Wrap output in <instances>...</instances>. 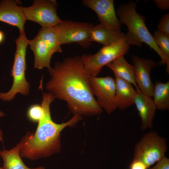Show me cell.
<instances>
[{"label": "cell", "mask_w": 169, "mask_h": 169, "mask_svg": "<svg viewBox=\"0 0 169 169\" xmlns=\"http://www.w3.org/2000/svg\"><path fill=\"white\" fill-rule=\"evenodd\" d=\"M50 77L46 90L56 98L65 101L73 113L81 116L98 115L102 112L91 91V76L85 68L81 56L57 61L48 69Z\"/></svg>", "instance_id": "1"}, {"label": "cell", "mask_w": 169, "mask_h": 169, "mask_svg": "<svg viewBox=\"0 0 169 169\" xmlns=\"http://www.w3.org/2000/svg\"><path fill=\"white\" fill-rule=\"evenodd\" d=\"M56 98L50 93L43 95L41 105L44 115L38 123L33 134L27 132L19 143L21 157L30 160L49 157L60 150V135L61 131L68 126L75 125L82 119L81 115L74 114L65 123L57 124L51 119L50 105Z\"/></svg>", "instance_id": "2"}, {"label": "cell", "mask_w": 169, "mask_h": 169, "mask_svg": "<svg viewBox=\"0 0 169 169\" xmlns=\"http://www.w3.org/2000/svg\"><path fill=\"white\" fill-rule=\"evenodd\" d=\"M136 4L134 1L122 3L118 6L116 14L121 23L126 25L128 31L125 34L128 44L141 47L145 43L154 50L161 58L159 65L166 64V71L169 73V59L164 55L156 44L153 36L146 25L145 17L137 13Z\"/></svg>", "instance_id": "3"}, {"label": "cell", "mask_w": 169, "mask_h": 169, "mask_svg": "<svg viewBox=\"0 0 169 169\" xmlns=\"http://www.w3.org/2000/svg\"><path fill=\"white\" fill-rule=\"evenodd\" d=\"M29 41L25 35V32L20 33L18 37L15 40L16 50L11 72L13 79V84L9 91L0 93V100L10 101L14 99L18 93L24 95L29 94L30 84L26 80L25 72L26 69V51Z\"/></svg>", "instance_id": "4"}, {"label": "cell", "mask_w": 169, "mask_h": 169, "mask_svg": "<svg viewBox=\"0 0 169 169\" xmlns=\"http://www.w3.org/2000/svg\"><path fill=\"white\" fill-rule=\"evenodd\" d=\"M130 45L125 36L109 45L103 46L94 54H84L81 58L85 68L92 76H96L105 65L128 52Z\"/></svg>", "instance_id": "5"}, {"label": "cell", "mask_w": 169, "mask_h": 169, "mask_svg": "<svg viewBox=\"0 0 169 169\" xmlns=\"http://www.w3.org/2000/svg\"><path fill=\"white\" fill-rule=\"evenodd\" d=\"M167 149L166 139L155 131H150L136 144L133 159L141 161L149 168L165 156Z\"/></svg>", "instance_id": "6"}, {"label": "cell", "mask_w": 169, "mask_h": 169, "mask_svg": "<svg viewBox=\"0 0 169 169\" xmlns=\"http://www.w3.org/2000/svg\"><path fill=\"white\" fill-rule=\"evenodd\" d=\"M92 23L65 20L53 27L60 45L72 43L87 48L91 44L90 39Z\"/></svg>", "instance_id": "7"}, {"label": "cell", "mask_w": 169, "mask_h": 169, "mask_svg": "<svg viewBox=\"0 0 169 169\" xmlns=\"http://www.w3.org/2000/svg\"><path fill=\"white\" fill-rule=\"evenodd\" d=\"M57 3L54 0H35L32 5L21 7L26 20L36 22L43 28L54 26L62 21L57 13Z\"/></svg>", "instance_id": "8"}, {"label": "cell", "mask_w": 169, "mask_h": 169, "mask_svg": "<svg viewBox=\"0 0 169 169\" xmlns=\"http://www.w3.org/2000/svg\"><path fill=\"white\" fill-rule=\"evenodd\" d=\"M90 83L92 93L96 97V100L99 106L108 114L115 111L117 108L115 79L110 76H91Z\"/></svg>", "instance_id": "9"}, {"label": "cell", "mask_w": 169, "mask_h": 169, "mask_svg": "<svg viewBox=\"0 0 169 169\" xmlns=\"http://www.w3.org/2000/svg\"><path fill=\"white\" fill-rule=\"evenodd\" d=\"M83 3L96 13L100 24L105 28L120 31L121 23L118 19L113 0H84Z\"/></svg>", "instance_id": "10"}, {"label": "cell", "mask_w": 169, "mask_h": 169, "mask_svg": "<svg viewBox=\"0 0 169 169\" xmlns=\"http://www.w3.org/2000/svg\"><path fill=\"white\" fill-rule=\"evenodd\" d=\"M29 45L34 55V67L39 69L50 68L51 59L53 54L62 52V49L37 34L33 39L29 40Z\"/></svg>", "instance_id": "11"}, {"label": "cell", "mask_w": 169, "mask_h": 169, "mask_svg": "<svg viewBox=\"0 0 169 169\" xmlns=\"http://www.w3.org/2000/svg\"><path fill=\"white\" fill-rule=\"evenodd\" d=\"M135 78L137 84L141 92L152 97L154 84L150 77L152 69L157 65L150 59L140 58L136 56L132 57Z\"/></svg>", "instance_id": "12"}, {"label": "cell", "mask_w": 169, "mask_h": 169, "mask_svg": "<svg viewBox=\"0 0 169 169\" xmlns=\"http://www.w3.org/2000/svg\"><path fill=\"white\" fill-rule=\"evenodd\" d=\"M26 18L21 7L12 0H3L0 3V21L17 27L20 33L24 32Z\"/></svg>", "instance_id": "13"}, {"label": "cell", "mask_w": 169, "mask_h": 169, "mask_svg": "<svg viewBox=\"0 0 169 169\" xmlns=\"http://www.w3.org/2000/svg\"><path fill=\"white\" fill-rule=\"evenodd\" d=\"M134 104L141 120V130L151 128L156 110L152 98L145 95L140 90H136Z\"/></svg>", "instance_id": "14"}, {"label": "cell", "mask_w": 169, "mask_h": 169, "mask_svg": "<svg viewBox=\"0 0 169 169\" xmlns=\"http://www.w3.org/2000/svg\"><path fill=\"white\" fill-rule=\"evenodd\" d=\"M115 100L117 108L123 110L134 104L136 94L132 84L115 76Z\"/></svg>", "instance_id": "15"}, {"label": "cell", "mask_w": 169, "mask_h": 169, "mask_svg": "<svg viewBox=\"0 0 169 169\" xmlns=\"http://www.w3.org/2000/svg\"><path fill=\"white\" fill-rule=\"evenodd\" d=\"M106 66L112 71L115 76L133 84L136 90H140L136 81L134 67L127 62L124 56L119 57Z\"/></svg>", "instance_id": "16"}, {"label": "cell", "mask_w": 169, "mask_h": 169, "mask_svg": "<svg viewBox=\"0 0 169 169\" xmlns=\"http://www.w3.org/2000/svg\"><path fill=\"white\" fill-rule=\"evenodd\" d=\"M125 36L120 31L107 29L100 23L94 25L90 33L91 42L100 43L103 46L110 45Z\"/></svg>", "instance_id": "17"}, {"label": "cell", "mask_w": 169, "mask_h": 169, "mask_svg": "<svg viewBox=\"0 0 169 169\" xmlns=\"http://www.w3.org/2000/svg\"><path fill=\"white\" fill-rule=\"evenodd\" d=\"M0 156L3 161V169H45L44 166L34 168L27 167L21 158L19 143L10 150L0 151Z\"/></svg>", "instance_id": "18"}, {"label": "cell", "mask_w": 169, "mask_h": 169, "mask_svg": "<svg viewBox=\"0 0 169 169\" xmlns=\"http://www.w3.org/2000/svg\"><path fill=\"white\" fill-rule=\"evenodd\" d=\"M156 109L161 110L169 109V81L163 83L156 82L153 86L152 97Z\"/></svg>", "instance_id": "19"}, {"label": "cell", "mask_w": 169, "mask_h": 169, "mask_svg": "<svg viewBox=\"0 0 169 169\" xmlns=\"http://www.w3.org/2000/svg\"><path fill=\"white\" fill-rule=\"evenodd\" d=\"M153 36L157 45L169 59V35L158 30Z\"/></svg>", "instance_id": "20"}, {"label": "cell", "mask_w": 169, "mask_h": 169, "mask_svg": "<svg viewBox=\"0 0 169 169\" xmlns=\"http://www.w3.org/2000/svg\"><path fill=\"white\" fill-rule=\"evenodd\" d=\"M44 111L41 105L34 104L28 108L27 116L30 121L33 123H38L43 117Z\"/></svg>", "instance_id": "21"}, {"label": "cell", "mask_w": 169, "mask_h": 169, "mask_svg": "<svg viewBox=\"0 0 169 169\" xmlns=\"http://www.w3.org/2000/svg\"><path fill=\"white\" fill-rule=\"evenodd\" d=\"M158 30L169 35V14H165L157 25Z\"/></svg>", "instance_id": "22"}, {"label": "cell", "mask_w": 169, "mask_h": 169, "mask_svg": "<svg viewBox=\"0 0 169 169\" xmlns=\"http://www.w3.org/2000/svg\"><path fill=\"white\" fill-rule=\"evenodd\" d=\"M157 162L156 165L150 169H169V159L165 156Z\"/></svg>", "instance_id": "23"}, {"label": "cell", "mask_w": 169, "mask_h": 169, "mask_svg": "<svg viewBox=\"0 0 169 169\" xmlns=\"http://www.w3.org/2000/svg\"><path fill=\"white\" fill-rule=\"evenodd\" d=\"M147 167L141 161L133 159L130 165V169H147Z\"/></svg>", "instance_id": "24"}, {"label": "cell", "mask_w": 169, "mask_h": 169, "mask_svg": "<svg viewBox=\"0 0 169 169\" xmlns=\"http://www.w3.org/2000/svg\"><path fill=\"white\" fill-rule=\"evenodd\" d=\"M154 2L156 5L162 10H167L169 8V1L168 0H155Z\"/></svg>", "instance_id": "25"}, {"label": "cell", "mask_w": 169, "mask_h": 169, "mask_svg": "<svg viewBox=\"0 0 169 169\" xmlns=\"http://www.w3.org/2000/svg\"><path fill=\"white\" fill-rule=\"evenodd\" d=\"M5 35L4 33L0 30V44L2 43L5 39Z\"/></svg>", "instance_id": "26"}, {"label": "cell", "mask_w": 169, "mask_h": 169, "mask_svg": "<svg viewBox=\"0 0 169 169\" xmlns=\"http://www.w3.org/2000/svg\"><path fill=\"white\" fill-rule=\"evenodd\" d=\"M3 132L0 127V142H3Z\"/></svg>", "instance_id": "27"}, {"label": "cell", "mask_w": 169, "mask_h": 169, "mask_svg": "<svg viewBox=\"0 0 169 169\" xmlns=\"http://www.w3.org/2000/svg\"><path fill=\"white\" fill-rule=\"evenodd\" d=\"M5 115L4 113L0 110V118Z\"/></svg>", "instance_id": "28"}, {"label": "cell", "mask_w": 169, "mask_h": 169, "mask_svg": "<svg viewBox=\"0 0 169 169\" xmlns=\"http://www.w3.org/2000/svg\"><path fill=\"white\" fill-rule=\"evenodd\" d=\"M0 169H3L2 168V167H0Z\"/></svg>", "instance_id": "29"}]
</instances>
